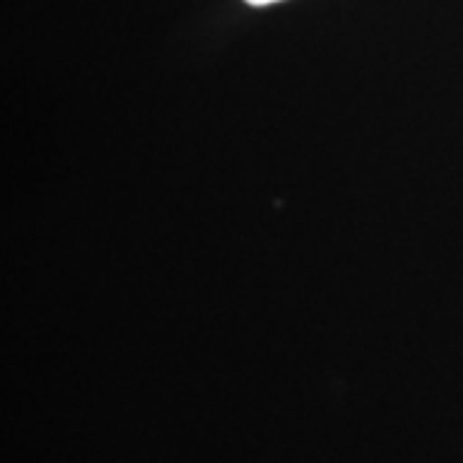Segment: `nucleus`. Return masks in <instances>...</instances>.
Wrapping results in <instances>:
<instances>
[{
    "label": "nucleus",
    "mask_w": 463,
    "mask_h": 463,
    "mask_svg": "<svg viewBox=\"0 0 463 463\" xmlns=\"http://www.w3.org/2000/svg\"><path fill=\"white\" fill-rule=\"evenodd\" d=\"M252 8H265V5H273V3H283V0H245Z\"/></svg>",
    "instance_id": "obj_1"
}]
</instances>
